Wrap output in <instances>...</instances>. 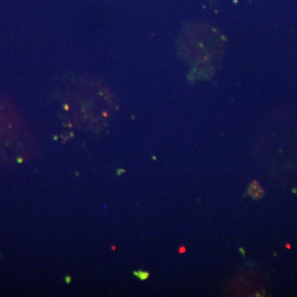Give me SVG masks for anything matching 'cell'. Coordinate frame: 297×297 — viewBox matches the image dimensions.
<instances>
[{
  "label": "cell",
  "instance_id": "cell-1",
  "mask_svg": "<svg viewBox=\"0 0 297 297\" xmlns=\"http://www.w3.org/2000/svg\"><path fill=\"white\" fill-rule=\"evenodd\" d=\"M139 275L138 274H135L136 276H138V277L139 278H140V279H142V280H144V279H146L148 276V273H145V272H139Z\"/></svg>",
  "mask_w": 297,
  "mask_h": 297
},
{
  "label": "cell",
  "instance_id": "cell-2",
  "mask_svg": "<svg viewBox=\"0 0 297 297\" xmlns=\"http://www.w3.org/2000/svg\"><path fill=\"white\" fill-rule=\"evenodd\" d=\"M182 249H180V250H179V252H184V251H185V250H186V249H185V248H184V247H182Z\"/></svg>",
  "mask_w": 297,
  "mask_h": 297
}]
</instances>
